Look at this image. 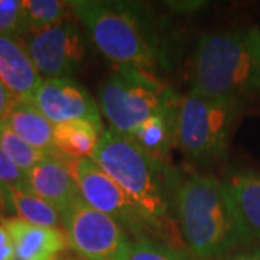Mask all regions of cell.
Masks as SVG:
<instances>
[{
	"mask_svg": "<svg viewBox=\"0 0 260 260\" xmlns=\"http://www.w3.org/2000/svg\"><path fill=\"white\" fill-rule=\"evenodd\" d=\"M91 159L155 224L160 242L182 250L171 237L181 184L174 168L148 156L129 138L112 127L103 129Z\"/></svg>",
	"mask_w": 260,
	"mask_h": 260,
	"instance_id": "obj_1",
	"label": "cell"
},
{
	"mask_svg": "<svg viewBox=\"0 0 260 260\" xmlns=\"http://www.w3.org/2000/svg\"><path fill=\"white\" fill-rule=\"evenodd\" d=\"M177 220L198 260H223L254 242L227 186L211 175L194 174L179 184Z\"/></svg>",
	"mask_w": 260,
	"mask_h": 260,
	"instance_id": "obj_2",
	"label": "cell"
},
{
	"mask_svg": "<svg viewBox=\"0 0 260 260\" xmlns=\"http://www.w3.org/2000/svg\"><path fill=\"white\" fill-rule=\"evenodd\" d=\"M70 5L94 47L116 67L149 74L156 68L158 28L146 6L124 0H75Z\"/></svg>",
	"mask_w": 260,
	"mask_h": 260,
	"instance_id": "obj_3",
	"label": "cell"
},
{
	"mask_svg": "<svg viewBox=\"0 0 260 260\" xmlns=\"http://www.w3.org/2000/svg\"><path fill=\"white\" fill-rule=\"evenodd\" d=\"M189 91L237 102L243 95L260 94V29L218 30L200 38Z\"/></svg>",
	"mask_w": 260,
	"mask_h": 260,
	"instance_id": "obj_4",
	"label": "cell"
},
{
	"mask_svg": "<svg viewBox=\"0 0 260 260\" xmlns=\"http://www.w3.org/2000/svg\"><path fill=\"white\" fill-rule=\"evenodd\" d=\"M240 102L189 93L179 99L175 119V146L194 162L223 158Z\"/></svg>",
	"mask_w": 260,
	"mask_h": 260,
	"instance_id": "obj_5",
	"label": "cell"
},
{
	"mask_svg": "<svg viewBox=\"0 0 260 260\" xmlns=\"http://www.w3.org/2000/svg\"><path fill=\"white\" fill-rule=\"evenodd\" d=\"M175 100V93L152 74L132 67H116L100 87L99 110L112 129L127 136Z\"/></svg>",
	"mask_w": 260,
	"mask_h": 260,
	"instance_id": "obj_6",
	"label": "cell"
},
{
	"mask_svg": "<svg viewBox=\"0 0 260 260\" xmlns=\"http://www.w3.org/2000/svg\"><path fill=\"white\" fill-rule=\"evenodd\" d=\"M65 162L78 185L81 198L90 207L117 221L135 240L145 237L160 240L155 224L93 159H65Z\"/></svg>",
	"mask_w": 260,
	"mask_h": 260,
	"instance_id": "obj_7",
	"label": "cell"
},
{
	"mask_svg": "<svg viewBox=\"0 0 260 260\" xmlns=\"http://www.w3.org/2000/svg\"><path fill=\"white\" fill-rule=\"evenodd\" d=\"M68 247L85 260H129L127 232L109 215L90 207L83 198L61 214Z\"/></svg>",
	"mask_w": 260,
	"mask_h": 260,
	"instance_id": "obj_8",
	"label": "cell"
},
{
	"mask_svg": "<svg viewBox=\"0 0 260 260\" xmlns=\"http://www.w3.org/2000/svg\"><path fill=\"white\" fill-rule=\"evenodd\" d=\"M23 47L44 80L71 78L87 54L84 34L73 20L29 34Z\"/></svg>",
	"mask_w": 260,
	"mask_h": 260,
	"instance_id": "obj_9",
	"label": "cell"
},
{
	"mask_svg": "<svg viewBox=\"0 0 260 260\" xmlns=\"http://www.w3.org/2000/svg\"><path fill=\"white\" fill-rule=\"evenodd\" d=\"M34 103L54 126L74 120L91 121L103 129L99 104L74 78H45Z\"/></svg>",
	"mask_w": 260,
	"mask_h": 260,
	"instance_id": "obj_10",
	"label": "cell"
},
{
	"mask_svg": "<svg viewBox=\"0 0 260 260\" xmlns=\"http://www.w3.org/2000/svg\"><path fill=\"white\" fill-rule=\"evenodd\" d=\"M9 232L16 260H62L68 249L65 233L59 227H42L18 217L2 218Z\"/></svg>",
	"mask_w": 260,
	"mask_h": 260,
	"instance_id": "obj_11",
	"label": "cell"
},
{
	"mask_svg": "<svg viewBox=\"0 0 260 260\" xmlns=\"http://www.w3.org/2000/svg\"><path fill=\"white\" fill-rule=\"evenodd\" d=\"M32 194L45 200L62 214L81 198L74 177L61 156H49L26 172Z\"/></svg>",
	"mask_w": 260,
	"mask_h": 260,
	"instance_id": "obj_12",
	"label": "cell"
},
{
	"mask_svg": "<svg viewBox=\"0 0 260 260\" xmlns=\"http://www.w3.org/2000/svg\"><path fill=\"white\" fill-rule=\"evenodd\" d=\"M42 77L18 38L0 35V81L16 102H34Z\"/></svg>",
	"mask_w": 260,
	"mask_h": 260,
	"instance_id": "obj_13",
	"label": "cell"
},
{
	"mask_svg": "<svg viewBox=\"0 0 260 260\" xmlns=\"http://www.w3.org/2000/svg\"><path fill=\"white\" fill-rule=\"evenodd\" d=\"M179 99L164 112L149 117L130 132L129 138L148 156L171 165V150L175 146V119Z\"/></svg>",
	"mask_w": 260,
	"mask_h": 260,
	"instance_id": "obj_14",
	"label": "cell"
},
{
	"mask_svg": "<svg viewBox=\"0 0 260 260\" xmlns=\"http://www.w3.org/2000/svg\"><path fill=\"white\" fill-rule=\"evenodd\" d=\"M13 133L48 156H59L55 148V126L38 110L34 102H16L5 121Z\"/></svg>",
	"mask_w": 260,
	"mask_h": 260,
	"instance_id": "obj_15",
	"label": "cell"
},
{
	"mask_svg": "<svg viewBox=\"0 0 260 260\" xmlns=\"http://www.w3.org/2000/svg\"><path fill=\"white\" fill-rule=\"evenodd\" d=\"M223 182L253 240L260 242V174L236 171L224 178Z\"/></svg>",
	"mask_w": 260,
	"mask_h": 260,
	"instance_id": "obj_16",
	"label": "cell"
},
{
	"mask_svg": "<svg viewBox=\"0 0 260 260\" xmlns=\"http://www.w3.org/2000/svg\"><path fill=\"white\" fill-rule=\"evenodd\" d=\"M102 132L103 129L87 120L56 124L54 132L56 152L64 159H91Z\"/></svg>",
	"mask_w": 260,
	"mask_h": 260,
	"instance_id": "obj_17",
	"label": "cell"
},
{
	"mask_svg": "<svg viewBox=\"0 0 260 260\" xmlns=\"http://www.w3.org/2000/svg\"><path fill=\"white\" fill-rule=\"evenodd\" d=\"M8 188L10 205L13 213L18 214V218L42 227H59L61 214L52 205L38 195L15 188Z\"/></svg>",
	"mask_w": 260,
	"mask_h": 260,
	"instance_id": "obj_18",
	"label": "cell"
},
{
	"mask_svg": "<svg viewBox=\"0 0 260 260\" xmlns=\"http://www.w3.org/2000/svg\"><path fill=\"white\" fill-rule=\"evenodd\" d=\"M29 34L61 25L73 16L70 2L61 0H22ZM28 34V35H29Z\"/></svg>",
	"mask_w": 260,
	"mask_h": 260,
	"instance_id": "obj_19",
	"label": "cell"
},
{
	"mask_svg": "<svg viewBox=\"0 0 260 260\" xmlns=\"http://www.w3.org/2000/svg\"><path fill=\"white\" fill-rule=\"evenodd\" d=\"M0 148L25 172H28L39 162L49 158L47 153L32 148L25 140L20 139L16 133L10 130L6 123L0 124Z\"/></svg>",
	"mask_w": 260,
	"mask_h": 260,
	"instance_id": "obj_20",
	"label": "cell"
},
{
	"mask_svg": "<svg viewBox=\"0 0 260 260\" xmlns=\"http://www.w3.org/2000/svg\"><path fill=\"white\" fill-rule=\"evenodd\" d=\"M129 260H188L184 250L158 239L145 237L132 242Z\"/></svg>",
	"mask_w": 260,
	"mask_h": 260,
	"instance_id": "obj_21",
	"label": "cell"
},
{
	"mask_svg": "<svg viewBox=\"0 0 260 260\" xmlns=\"http://www.w3.org/2000/svg\"><path fill=\"white\" fill-rule=\"evenodd\" d=\"M22 0H0V35L20 38L28 35Z\"/></svg>",
	"mask_w": 260,
	"mask_h": 260,
	"instance_id": "obj_22",
	"label": "cell"
},
{
	"mask_svg": "<svg viewBox=\"0 0 260 260\" xmlns=\"http://www.w3.org/2000/svg\"><path fill=\"white\" fill-rule=\"evenodd\" d=\"M0 182L3 185L30 192L26 172L12 160L0 148Z\"/></svg>",
	"mask_w": 260,
	"mask_h": 260,
	"instance_id": "obj_23",
	"label": "cell"
},
{
	"mask_svg": "<svg viewBox=\"0 0 260 260\" xmlns=\"http://www.w3.org/2000/svg\"><path fill=\"white\" fill-rule=\"evenodd\" d=\"M0 260H16L13 242L8 229L0 223Z\"/></svg>",
	"mask_w": 260,
	"mask_h": 260,
	"instance_id": "obj_24",
	"label": "cell"
},
{
	"mask_svg": "<svg viewBox=\"0 0 260 260\" xmlns=\"http://www.w3.org/2000/svg\"><path fill=\"white\" fill-rule=\"evenodd\" d=\"M15 103H16L15 97L9 93V90L0 81V124L6 121L12 107L15 106Z\"/></svg>",
	"mask_w": 260,
	"mask_h": 260,
	"instance_id": "obj_25",
	"label": "cell"
},
{
	"mask_svg": "<svg viewBox=\"0 0 260 260\" xmlns=\"http://www.w3.org/2000/svg\"><path fill=\"white\" fill-rule=\"evenodd\" d=\"M223 260H260V247H247L236 251Z\"/></svg>",
	"mask_w": 260,
	"mask_h": 260,
	"instance_id": "obj_26",
	"label": "cell"
},
{
	"mask_svg": "<svg viewBox=\"0 0 260 260\" xmlns=\"http://www.w3.org/2000/svg\"><path fill=\"white\" fill-rule=\"evenodd\" d=\"M10 213H13V210H12V205H10L8 188L0 182V220L6 218V215Z\"/></svg>",
	"mask_w": 260,
	"mask_h": 260,
	"instance_id": "obj_27",
	"label": "cell"
},
{
	"mask_svg": "<svg viewBox=\"0 0 260 260\" xmlns=\"http://www.w3.org/2000/svg\"><path fill=\"white\" fill-rule=\"evenodd\" d=\"M64 260H85V259H81V257H78V256H77V257H73V259H64Z\"/></svg>",
	"mask_w": 260,
	"mask_h": 260,
	"instance_id": "obj_28",
	"label": "cell"
}]
</instances>
